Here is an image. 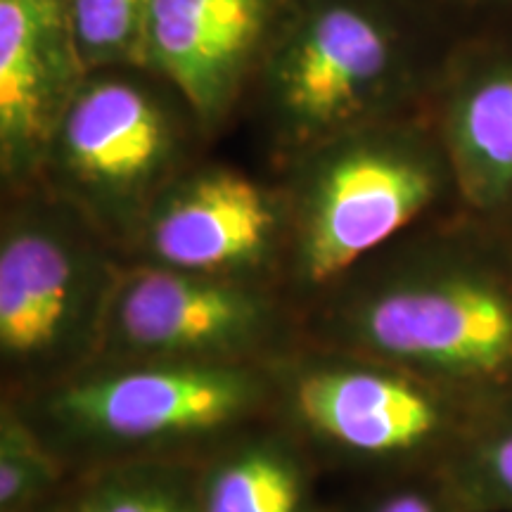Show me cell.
Returning <instances> with one entry per match:
<instances>
[{
	"instance_id": "52a82bcc",
	"label": "cell",
	"mask_w": 512,
	"mask_h": 512,
	"mask_svg": "<svg viewBox=\"0 0 512 512\" xmlns=\"http://www.w3.org/2000/svg\"><path fill=\"white\" fill-rule=\"evenodd\" d=\"M209 140L188 100L147 67L83 76L38 183L86 216L124 256L157 197Z\"/></svg>"
},
{
	"instance_id": "d6986e66",
	"label": "cell",
	"mask_w": 512,
	"mask_h": 512,
	"mask_svg": "<svg viewBox=\"0 0 512 512\" xmlns=\"http://www.w3.org/2000/svg\"><path fill=\"white\" fill-rule=\"evenodd\" d=\"M446 19L458 34L512 22V0H420Z\"/></svg>"
},
{
	"instance_id": "ffe728a7",
	"label": "cell",
	"mask_w": 512,
	"mask_h": 512,
	"mask_svg": "<svg viewBox=\"0 0 512 512\" xmlns=\"http://www.w3.org/2000/svg\"><path fill=\"white\" fill-rule=\"evenodd\" d=\"M31 512H76V505L72 501V489H69L67 496L57 498V501L43 505V508H38V510H31Z\"/></svg>"
},
{
	"instance_id": "7c38bea8",
	"label": "cell",
	"mask_w": 512,
	"mask_h": 512,
	"mask_svg": "<svg viewBox=\"0 0 512 512\" xmlns=\"http://www.w3.org/2000/svg\"><path fill=\"white\" fill-rule=\"evenodd\" d=\"M86 69L67 0H0V185L38 183L50 140Z\"/></svg>"
},
{
	"instance_id": "6da1fadb",
	"label": "cell",
	"mask_w": 512,
	"mask_h": 512,
	"mask_svg": "<svg viewBox=\"0 0 512 512\" xmlns=\"http://www.w3.org/2000/svg\"><path fill=\"white\" fill-rule=\"evenodd\" d=\"M304 337L463 399H512V230L465 209L420 223L304 313Z\"/></svg>"
},
{
	"instance_id": "30bf717a",
	"label": "cell",
	"mask_w": 512,
	"mask_h": 512,
	"mask_svg": "<svg viewBox=\"0 0 512 512\" xmlns=\"http://www.w3.org/2000/svg\"><path fill=\"white\" fill-rule=\"evenodd\" d=\"M427 114L463 209L512 230V22L456 38Z\"/></svg>"
},
{
	"instance_id": "277c9868",
	"label": "cell",
	"mask_w": 512,
	"mask_h": 512,
	"mask_svg": "<svg viewBox=\"0 0 512 512\" xmlns=\"http://www.w3.org/2000/svg\"><path fill=\"white\" fill-rule=\"evenodd\" d=\"M12 401L72 475L138 460H188L268 418L266 366L95 361Z\"/></svg>"
},
{
	"instance_id": "ba28073f",
	"label": "cell",
	"mask_w": 512,
	"mask_h": 512,
	"mask_svg": "<svg viewBox=\"0 0 512 512\" xmlns=\"http://www.w3.org/2000/svg\"><path fill=\"white\" fill-rule=\"evenodd\" d=\"M302 339L280 285L124 261L95 361L266 366Z\"/></svg>"
},
{
	"instance_id": "5bb4252c",
	"label": "cell",
	"mask_w": 512,
	"mask_h": 512,
	"mask_svg": "<svg viewBox=\"0 0 512 512\" xmlns=\"http://www.w3.org/2000/svg\"><path fill=\"white\" fill-rule=\"evenodd\" d=\"M76 512H200L197 463L138 460L74 477Z\"/></svg>"
},
{
	"instance_id": "9c48e42d",
	"label": "cell",
	"mask_w": 512,
	"mask_h": 512,
	"mask_svg": "<svg viewBox=\"0 0 512 512\" xmlns=\"http://www.w3.org/2000/svg\"><path fill=\"white\" fill-rule=\"evenodd\" d=\"M287 238L280 181L197 159L157 197L124 261L283 287Z\"/></svg>"
},
{
	"instance_id": "7a4b0ae2",
	"label": "cell",
	"mask_w": 512,
	"mask_h": 512,
	"mask_svg": "<svg viewBox=\"0 0 512 512\" xmlns=\"http://www.w3.org/2000/svg\"><path fill=\"white\" fill-rule=\"evenodd\" d=\"M458 36L420 0H285L247 95L275 162L425 112Z\"/></svg>"
},
{
	"instance_id": "5b68a950",
	"label": "cell",
	"mask_w": 512,
	"mask_h": 512,
	"mask_svg": "<svg viewBox=\"0 0 512 512\" xmlns=\"http://www.w3.org/2000/svg\"><path fill=\"white\" fill-rule=\"evenodd\" d=\"M268 418L323 472L382 479L444 467L482 413L382 358L302 339L268 363Z\"/></svg>"
},
{
	"instance_id": "ac0fdd59",
	"label": "cell",
	"mask_w": 512,
	"mask_h": 512,
	"mask_svg": "<svg viewBox=\"0 0 512 512\" xmlns=\"http://www.w3.org/2000/svg\"><path fill=\"white\" fill-rule=\"evenodd\" d=\"M325 512H463L444 467L368 479V484Z\"/></svg>"
},
{
	"instance_id": "e0dca14e",
	"label": "cell",
	"mask_w": 512,
	"mask_h": 512,
	"mask_svg": "<svg viewBox=\"0 0 512 512\" xmlns=\"http://www.w3.org/2000/svg\"><path fill=\"white\" fill-rule=\"evenodd\" d=\"M152 0H67V19L83 69L143 67Z\"/></svg>"
},
{
	"instance_id": "9a60e30c",
	"label": "cell",
	"mask_w": 512,
	"mask_h": 512,
	"mask_svg": "<svg viewBox=\"0 0 512 512\" xmlns=\"http://www.w3.org/2000/svg\"><path fill=\"white\" fill-rule=\"evenodd\" d=\"M444 472L463 512H512V399L482 408Z\"/></svg>"
},
{
	"instance_id": "3957f363",
	"label": "cell",
	"mask_w": 512,
	"mask_h": 512,
	"mask_svg": "<svg viewBox=\"0 0 512 512\" xmlns=\"http://www.w3.org/2000/svg\"><path fill=\"white\" fill-rule=\"evenodd\" d=\"M278 181L290 221L283 290L302 316L389 242L463 209L427 110L339 133L285 162Z\"/></svg>"
},
{
	"instance_id": "8fae6325",
	"label": "cell",
	"mask_w": 512,
	"mask_h": 512,
	"mask_svg": "<svg viewBox=\"0 0 512 512\" xmlns=\"http://www.w3.org/2000/svg\"><path fill=\"white\" fill-rule=\"evenodd\" d=\"M283 8L285 0H152L143 67L169 81L214 138L247 100Z\"/></svg>"
},
{
	"instance_id": "8992f818",
	"label": "cell",
	"mask_w": 512,
	"mask_h": 512,
	"mask_svg": "<svg viewBox=\"0 0 512 512\" xmlns=\"http://www.w3.org/2000/svg\"><path fill=\"white\" fill-rule=\"evenodd\" d=\"M124 256L41 183L3 192L0 399L55 387L100 354Z\"/></svg>"
},
{
	"instance_id": "4fadbf2b",
	"label": "cell",
	"mask_w": 512,
	"mask_h": 512,
	"mask_svg": "<svg viewBox=\"0 0 512 512\" xmlns=\"http://www.w3.org/2000/svg\"><path fill=\"white\" fill-rule=\"evenodd\" d=\"M320 465L271 418L245 427L197 463L200 512H325Z\"/></svg>"
},
{
	"instance_id": "2e32d148",
	"label": "cell",
	"mask_w": 512,
	"mask_h": 512,
	"mask_svg": "<svg viewBox=\"0 0 512 512\" xmlns=\"http://www.w3.org/2000/svg\"><path fill=\"white\" fill-rule=\"evenodd\" d=\"M74 475L12 401L0 399V512H31L67 496Z\"/></svg>"
}]
</instances>
